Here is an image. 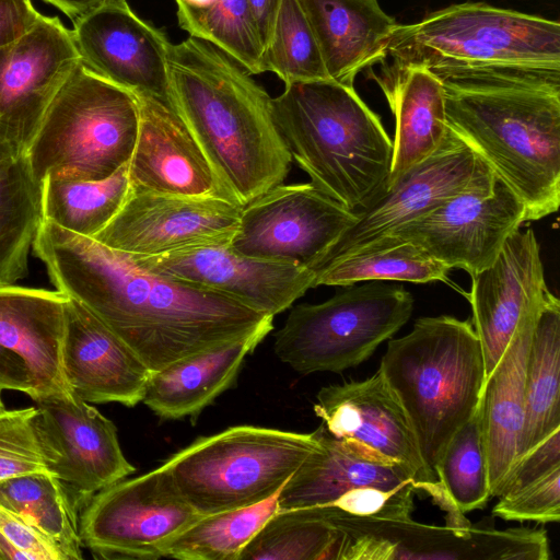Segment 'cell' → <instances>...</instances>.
I'll list each match as a JSON object with an SVG mask.
<instances>
[{"label": "cell", "instance_id": "4316f807", "mask_svg": "<svg viewBox=\"0 0 560 560\" xmlns=\"http://www.w3.org/2000/svg\"><path fill=\"white\" fill-rule=\"evenodd\" d=\"M272 328L273 325L262 327L242 339L152 372L141 402L163 420L195 419L235 384L245 358Z\"/></svg>", "mask_w": 560, "mask_h": 560}, {"label": "cell", "instance_id": "5b68a950", "mask_svg": "<svg viewBox=\"0 0 560 560\" xmlns=\"http://www.w3.org/2000/svg\"><path fill=\"white\" fill-rule=\"evenodd\" d=\"M378 371L401 405L427 468L475 413L485 365L470 319L418 318L410 332L390 339Z\"/></svg>", "mask_w": 560, "mask_h": 560}, {"label": "cell", "instance_id": "603a6c76", "mask_svg": "<svg viewBox=\"0 0 560 560\" xmlns=\"http://www.w3.org/2000/svg\"><path fill=\"white\" fill-rule=\"evenodd\" d=\"M65 380L86 402L142 401L151 375L138 355L82 304L68 298L61 347Z\"/></svg>", "mask_w": 560, "mask_h": 560}, {"label": "cell", "instance_id": "4dcf8cb0", "mask_svg": "<svg viewBox=\"0 0 560 560\" xmlns=\"http://www.w3.org/2000/svg\"><path fill=\"white\" fill-rule=\"evenodd\" d=\"M450 270L420 246L385 236L329 260L316 270L314 288L349 287L363 281H442L463 292L448 278Z\"/></svg>", "mask_w": 560, "mask_h": 560}, {"label": "cell", "instance_id": "52a82bcc", "mask_svg": "<svg viewBox=\"0 0 560 560\" xmlns=\"http://www.w3.org/2000/svg\"><path fill=\"white\" fill-rule=\"evenodd\" d=\"M139 126L135 94L81 62L58 91L24 152L35 179L100 180L127 164Z\"/></svg>", "mask_w": 560, "mask_h": 560}, {"label": "cell", "instance_id": "74e56055", "mask_svg": "<svg viewBox=\"0 0 560 560\" xmlns=\"http://www.w3.org/2000/svg\"><path fill=\"white\" fill-rule=\"evenodd\" d=\"M434 470L448 499L463 514L483 509L492 498L478 407L450 440Z\"/></svg>", "mask_w": 560, "mask_h": 560}, {"label": "cell", "instance_id": "83f0119b", "mask_svg": "<svg viewBox=\"0 0 560 560\" xmlns=\"http://www.w3.org/2000/svg\"><path fill=\"white\" fill-rule=\"evenodd\" d=\"M315 432L320 447L282 486L278 511L324 505L364 486L415 487L412 475L402 465L365 457L331 436L322 424Z\"/></svg>", "mask_w": 560, "mask_h": 560}, {"label": "cell", "instance_id": "ffe728a7", "mask_svg": "<svg viewBox=\"0 0 560 560\" xmlns=\"http://www.w3.org/2000/svg\"><path fill=\"white\" fill-rule=\"evenodd\" d=\"M81 63L135 95L172 107L167 73L170 42L141 20L126 0H112L73 22ZM174 109V108H173Z\"/></svg>", "mask_w": 560, "mask_h": 560}, {"label": "cell", "instance_id": "f6af8a7d", "mask_svg": "<svg viewBox=\"0 0 560 560\" xmlns=\"http://www.w3.org/2000/svg\"><path fill=\"white\" fill-rule=\"evenodd\" d=\"M258 30L262 48L267 46L282 0H246ZM264 52V51H262Z\"/></svg>", "mask_w": 560, "mask_h": 560}, {"label": "cell", "instance_id": "d4e9b609", "mask_svg": "<svg viewBox=\"0 0 560 560\" xmlns=\"http://www.w3.org/2000/svg\"><path fill=\"white\" fill-rule=\"evenodd\" d=\"M540 306L521 320L480 393L478 409L492 497H497L518 456L524 424L526 364Z\"/></svg>", "mask_w": 560, "mask_h": 560}, {"label": "cell", "instance_id": "9c48e42d", "mask_svg": "<svg viewBox=\"0 0 560 560\" xmlns=\"http://www.w3.org/2000/svg\"><path fill=\"white\" fill-rule=\"evenodd\" d=\"M412 311L413 298L401 285H349L322 303L293 306L273 350L301 374L340 373L368 360Z\"/></svg>", "mask_w": 560, "mask_h": 560}, {"label": "cell", "instance_id": "277c9868", "mask_svg": "<svg viewBox=\"0 0 560 560\" xmlns=\"http://www.w3.org/2000/svg\"><path fill=\"white\" fill-rule=\"evenodd\" d=\"M276 124L311 183L348 210H364L386 187L393 140L353 86L331 79L284 84Z\"/></svg>", "mask_w": 560, "mask_h": 560}, {"label": "cell", "instance_id": "8d00e7d4", "mask_svg": "<svg viewBox=\"0 0 560 560\" xmlns=\"http://www.w3.org/2000/svg\"><path fill=\"white\" fill-rule=\"evenodd\" d=\"M279 492L253 505L202 516L166 546L164 557L238 560L245 546L278 511Z\"/></svg>", "mask_w": 560, "mask_h": 560}, {"label": "cell", "instance_id": "f1b7e54d", "mask_svg": "<svg viewBox=\"0 0 560 560\" xmlns=\"http://www.w3.org/2000/svg\"><path fill=\"white\" fill-rule=\"evenodd\" d=\"M375 79L396 119L389 183L443 142L448 129L445 94L441 80L424 68L392 66Z\"/></svg>", "mask_w": 560, "mask_h": 560}, {"label": "cell", "instance_id": "681fc988", "mask_svg": "<svg viewBox=\"0 0 560 560\" xmlns=\"http://www.w3.org/2000/svg\"><path fill=\"white\" fill-rule=\"evenodd\" d=\"M1 393V392H0ZM5 407H4V404L2 401V398H1V395H0V411L4 410Z\"/></svg>", "mask_w": 560, "mask_h": 560}, {"label": "cell", "instance_id": "e0dca14e", "mask_svg": "<svg viewBox=\"0 0 560 560\" xmlns=\"http://www.w3.org/2000/svg\"><path fill=\"white\" fill-rule=\"evenodd\" d=\"M313 409L331 436L361 455L406 467L417 491L431 495L440 486L422 459L401 405L378 370L363 381L320 388Z\"/></svg>", "mask_w": 560, "mask_h": 560}, {"label": "cell", "instance_id": "3957f363", "mask_svg": "<svg viewBox=\"0 0 560 560\" xmlns=\"http://www.w3.org/2000/svg\"><path fill=\"white\" fill-rule=\"evenodd\" d=\"M448 127L521 199L526 221L560 203V89L441 81Z\"/></svg>", "mask_w": 560, "mask_h": 560}, {"label": "cell", "instance_id": "ba28073f", "mask_svg": "<svg viewBox=\"0 0 560 560\" xmlns=\"http://www.w3.org/2000/svg\"><path fill=\"white\" fill-rule=\"evenodd\" d=\"M319 447L315 431L236 425L198 438L163 466L184 499L206 516L270 498Z\"/></svg>", "mask_w": 560, "mask_h": 560}, {"label": "cell", "instance_id": "8992f818", "mask_svg": "<svg viewBox=\"0 0 560 560\" xmlns=\"http://www.w3.org/2000/svg\"><path fill=\"white\" fill-rule=\"evenodd\" d=\"M386 56L433 74L560 69V24L482 2L453 4L396 25Z\"/></svg>", "mask_w": 560, "mask_h": 560}, {"label": "cell", "instance_id": "5bb4252c", "mask_svg": "<svg viewBox=\"0 0 560 560\" xmlns=\"http://www.w3.org/2000/svg\"><path fill=\"white\" fill-rule=\"evenodd\" d=\"M34 401V425L47 469L79 514L95 493L136 471L121 451L114 422L73 392Z\"/></svg>", "mask_w": 560, "mask_h": 560}, {"label": "cell", "instance_id": "d6a6232c", "mask_svg": "<svg viewBox=\"0 0 560 560\" xmlns=\"http://www.w3.org/2000/svg\"><path fill=\"white\" fill-rule=\"evenodd\" d=\"M128 191V163L100 180L46 176L40 182L43 220L94 237L117 213Z\"/></svg>", "mask_w": 560, "mask_h": 560}, {"label": "cell", "instance_id": "7bdbcfd3", "mask_svg": "<svg viewBox=\"0 0 560 560\" xmlns=\"http://www.w3.org/2000/svg\"><path fill=\"white\" fill-rule=\"evenodd\" d=\"M39 14L32 0H0V47L22 36Z\"/></svg>", "mask_w": 560, "mask_h": 560}, {"label": "cell", "instance_id": "7dc6e473", "mask_svg": "<svg viewBox=\"0 0 560 560\" xmlns=\"http://www.w3.org/2000/svg\"><path fill=\"white\" fill-rule=\"evenodd\" d=\"M27 560V557L16 548L0 528V560Z\"/></svg>", "mask_w": 560, "mask_h": 560}, {"label": "cell", "instance_id": "d590c367", "mask_svg": "<svg viewBox=\"0 0 560 560\" xmlns=\"http://www.w3.org/2000/svg\"><path fill=\"white\" fill-rule=\"evenodd\" d=\"M340 530L316 506L277 511L238 560H337Z\"/></svg>", "mask_w": 560, "mask_h": 560}, {"label": "cell", "instance_id": "8fae6325", "mask_svg": "<svg viewBox=\"0 0 560 560\" xmlns=\"http://www.w3.org/2000/svg\"><path fill=\"white\" fill-rule=\"evenodd\" d=\"M341 533L337 560H549L545 529L455 527L405 520L330 518Z\"/></svg>", "mask_w": 560, "mask_h": 560}, {"label": "cell", "instance_id": "7c38bea8", "mask_svg": "<svg viewBox=\"0 0 560 560\" xmlns=\"http://www.w3.org/2000/svg\"><path fill=\"white\" fill-rule=\"evenodd\" d=\"M525 222L524 203L489 170L467 189L386 236L413 243L450 269H464L471 277L495 260L508 237Z\"/></svg>", "mask_w": 560, "mask_h": 560}, {"label": "cell", "instance_id": "2e32d148", "mask_svg": "<svg viewBox=\"0 0 560 560\" xmlns=\"http://www.w3.org/2000/svg\"><path fill=\"white\" fill-rule=\"evenodd\" d=\"M81 62L72 31L39 14L18 39L0 47V137L24 154L51 101Z\"/></svg>", "mask_w": 560, "mask_h": 560}, {"label": "cell", "instance_id": "ee69618b", "mask_svg": "<svg viewBox=\"0 0 560 560\" xmlns=\"http://www.w3.org/2000/svg\"><path fill=\"white\" fill-rule=\"evenodd\" d=\"M19 390L31 398L35 395V385L26 361L15 351L0 343V392Z\"/></svg>", "mask_w": 560, "mask_h": 560}, {"label": "cell", "instance_id": "836d02e7", "mask_svg": "<svg viewBox=\"0 0 560 560\" xmlns=\"http://www.w3.org/2000/svg\"><path fill=\"white\" fill-rule=\"evenodd\" d=\"M0 505L51 539L67 560L82 559L79 513L50 472H32L0 480Z\"/></svg>", "mask_w": 560, "mask_h": 560}, {"label": "cell", "instance_id": "f35d334b", "mask_svg": "<svg viewBox=\"0 0 560 560\" xmlns=\"http://www.w3.org/2000/svg\"><path fill=\"white\" fill-rule=\"evenodd\" d=\"M261 66L264 72H273L284 84L330 79L298 0H282Z\"/></svg>", "mask_w": 560, "mask_h": 560}, {"label": "cell", "instance_id": "b9f144b4", "mask_svg": "<svg viewBox=\"0 0 560 560\" xmlns=\"http://www.w3.org/2000/svg\"><path fill=\"white\" fill-rule=\"evenodd\" d=\"M560 467V429L522 454L501 485L497 497L514 492Z\"/></svg>", "mask_w": 560, "mask_h": 560}, {"label": "cell", "instance_id": "d6986e66", "mask_svg": "<svg viewBox=\"0 0 560 560\" xmlns=\"http://www.w3.org/2000/svg\"><path fill=\"white\" fill-rule=\"evenodd\" d=\"M130 256L153 272L210 289L273 317L314 288L316 278V271L308 267L248 257L230 244Z\"/></svg>", "mask_w": 560, "mask_h": 560}, {"label": "cell", "instance_id": "1f68e13d", "mask_svg": "<svg viewBox=\"0 0 560 560\" xmlns=\"http://www.w3.org/2000/svg\"><path fill=\"white\" fill-rule=\"evenodd\" d=\"M42 220L40 184L25 155L0 162V287L15 284L27 273Z\"/></svg>", "mask_w": 560, "mask_h": 560}, {"label": "cell", "instance_id": "cb8c5ba5", "mask_svg": "<svg viewBox=\"0 0 560 560\" xmlns=\"http://www.w3.org/2000/svg\"><path fill=\"white\" fill-rule=\"evenodd\" d=\"M67 300L58 290L0 287V343L26 361L35 385L33 400L71 392L61 362Z\"/></svg>", "mask_w": 560, "mask_h": 560}, {"label": "cell", "instance_id": "7402d4cb", "mask_svg": "<svg viewBox=\"0 0 560 560\" xmlns=\"http://www.w3.org/2000/svg\"><path fill=\"white\" fill-rule=\"evenodd\" d=\"M136 97L139 126L128 162L129 188L234 201L177 113L152 96Z\"/></svg>", "mask_w": 560, "mask_h": 560}, {"label": "cell", "instance_id": "44dd1931", "mask_svg": "<svg viewBox=\"0 0 560 560\" xmlns=\"http://www.w3.org/2000/svg\"><path fill=\"white\" fill-rule=\"evenodd\" d=\"M548 292L539 244L530 228L514 231L495 260L471 276L470 291L465 296L471 305V324L482 351L485 381L521 320L542 304Z\"/></svg>", "mask_w": 560, "mask_h": 560}, {"label": "cell", "instance_id": "f546056e", "mask_svg": "<svg viewBox=\"0 0 560 560\" xmlns=\"http://www.w3.org/2000/svg\"><path fill=\"white\" fill-rule=\"evenodd\" d=\"M559 380L560 301L549 291L539 308L529 345L524 424L517 458L560 429Z\"/></svg>", "mask_w": 560, "mask_h": 560}, {"label": "cell", "instance_id": "bcb514c9", "mask_svg": "<svg viewBox=\"0 0 560 560\" xmlns=\"http://www.w3.org/2000/svg\"><path fill=\"white\" fill-rule=\"evenodd\" d=\"M63 12L72 22L112 0H44Z\"/></svg>", "mask_w": 560, "mask_h": 560}, {"label": "cell", "instance_id": "30bf717a", "mask_svg": "<svg viewBox=\"0 0 560 560\" xmlns=\"http://www.w3.org/2000/svg\"><path fill=\"white\" fill-rule=\"evenodd\" d=\"M201 517L161 465L95 493L79 514V533L95 558L155 560Z\"/></svg>", "mask_w": 560, "mask_h": 560}, {"label": "cell", "instance_id": "e575fe53", "mask_svg": "<svg viewBox=\"0 0 560 560\" xmlns=\"http://www.w3.org/2000/svg\"><path fill=\"white\" fill-rule=\"evenodd\" d=\"M178 25L210 43L249 74L262 73V45L246 0H175Z\"/></svg>", "mask_w": 560, "mask_h": 560}, {"label": "cell", "instance_id": "7a4b0ae2", "mask_svg": "<svg viewBox=\"0 0 560 560\" xmlns=\"http://www.w3.org/2000/svg\"><path fill=\"white\" fill-rule=\"evenodd\" d=\"M167 73L174 110L235 202L283 184L292 156L272 97L237 61L189 36L170 44Z\"/></svg>", "mask_w": 560, "mask_h": 560}, {"label": "cell", "instance_id": "6da1fadb", "mask_svg": "<svg viewBox=\"0 0 560 560\" xmlns=\"http://www.w3.org/2000/svg\"><path fill=\"white\" fill-rule=\"evenodd\" d=\"M33 250L56 290L102 320L151 373L272 325L273 316L153 272L129 254L47 220Z\"/></svg>", "mask_w": 560, "mask_h": 560}, {"label": "cell", "instance_id": "ac0fdd59", "mask_svg": "<svg viewBox=\"0 0 560 560\" xmlns=\"http://www.w3.org/2000/svg\"><path fill=\"white\" fill-rule=\"evenodd\" d=\"M489 170L488 164L448 127L443 142L429 158L389 182L364 210L358 212L357 222L342 235L325 264L440 207Z\"/></svg>", "mask_w": 560, "mask_h": 560}, {"label": "cell", "instance_id": "4fadbf2b", "mask_svg": "<svg viewBox=\"0 0 560 560\" xmlns=\"http://www.w3.org/2000/svg\"><path fill=\"white\" fill-rule=\"evenodd\" d=\"M357 220L358 213L312 183L280 184L243 207L230 247L316 271Z\"/></svg>", "mask_w": 560, "mask_h": 560}, {"label": "cell", "instance_id": "484cf974", "mask_svg": "<svg viewBox=\"0 0 560 560\" xmlns=\"http://www.w3.org/2000/svg\"><path fill=\"white\" fill-rule=\"evenodd\" d=\"M298 1L331 80L353 86L358 72L386 57L397 24L377 0Z\"/></svg>", "mask_w": 560, "mask_h": 560}, {"label": "cell", "instance_id": "ab89813d", "mask_svg": "<svg viewBox=\"0 0 560 560\" xmlns=\"http://www.w3.org/2000/svg\"><path fill=\"white\" fill-rule=\"evenodd\" d=\"M35 407L0 411V480L49 472L34 425Z\"/></svg>", "mask_w": 560, "mask_h": 560}, {"label": "cell", "instance_id": "c3c4849f", "mask_svg": "<svg viewBox=\"0 0 560 560\" xmlns=\"http://www.w3.org/2000/svg\"><path fill=\"white\" fill-rule=\"evenodd\" d=\"M16 155L11 147L2 140L0 137V162L4 161L8 158Z\"/></svg>", "mask_w": 560, "mask_h": 560}, {"label": "cell", "instance_id": "9a60e30c", "mask_svg": "<svg viewBox=\"0 0 560 560\" xmlns=\"http://www.w3.org/2000/svg\"><path fill=\"white\" fill-rule=\"evenodd\" d=\"M243 207L211 196H180L129 188L121 207L93 238L136 256L225 245L234 237Z\"/></svg>", "mask_w": 560, "mask_h": 560}, {"label": "cell", "instance_id": "60d3db41", "mask_svg": "<svg viewBox=\"0 0 560 560\" xmlns=\"http://www.w3.org/2000/svg\"><path fill=\"white\" fill-rule=\"evenodd\" d=\"M492 514L504 521L539 524L560 520V467L523 488L499 497Z\"/></svg>", "mask_w": 560, "mask_h": 560}]
</instances>
